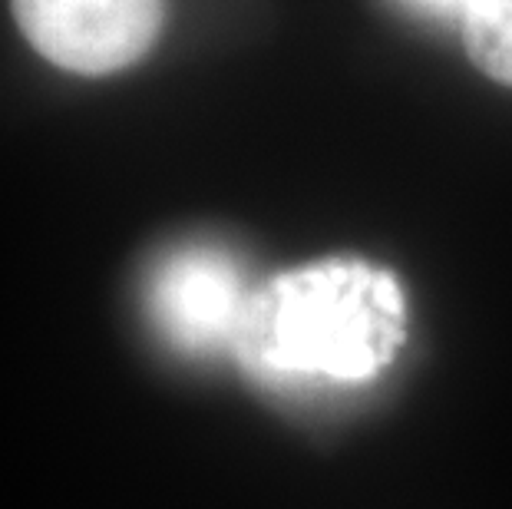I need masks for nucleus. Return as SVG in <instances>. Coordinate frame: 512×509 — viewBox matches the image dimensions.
Segmentation results:
<instances>
[{
  "mask_svg": "<svg viewBox=\"0 0 512 509\" xmlns=\"http://www.w3.org/2000/svg\"><path fill=\"white\" fill-rule=\"evenodd\" d=\"M463 43L486 77L512 86V0H479L463 20Z\"/></svg>",
  "mask_w": 512,
  "mask_h": 509,
  "instance_id": "nucleus-4",
  "label": "nucleus"
},
{
  "mask_svg": "<svg viewBox=\"0 0 512 509\" xmlns=\"http://www.w3.org/2000/svg\"><path fill=\"white\" fill-rule=\"evenodd\" d=\"M400 7H407L410 14L427 17V20H443V24H460L473 14L479 0H397Z\"/></svg>",
  "mask_w": 512,
  "mask_h": 509,
  "instance_id": "nucleus-5",
  "label": "nucleus"
},
{
  "mask_svg": "<svg viewBox=\"0 0 512 509\" xmlns=\"http://www.w3.org/2000/svg\"><path fill=\"white\" fill-rule=\"evenodd\" d=\"M10 10L40 57L83 77L133 67L166 20V0H10Z\"/></svg>",
  "mask_w": 512,
  "mask_h": 509,
  "instance_id": "nucleus-3",
  "label": "nucleus"
},
{
  "mask_svg": "<svg viewBox=\"0 0 512 509\" xmlns=\"http://www.w3.org/2000/svg\"><path fill=\"white\" fill-rule=\"evenodd\" d=\"M255 288L245 265L215 242L169 248L146 278V311L169 348L192 357L232 351Z\"/></svg>",
  "mask_w": 512,
  "mask_h": 509,
  "instance_id": "nucleus-2",
  "label": "nucleus"
},
{
  "mask_svg": "<svg viewBox=\"0 0 512 509\" xmlns=\"http://www.w3.org/2000/svg\"><path fill=\"white\" fill-rule=\"evenodd\" d=\"M407 338L400 281L364 258H321L252 291L232 354L281 391L374 381Z\"/></svg>",
  "mask_w": 512,
  "mask_h": 509,
  "instance_id": "nucleus-1",
  "label": "nucleus"
}]
</instances>
